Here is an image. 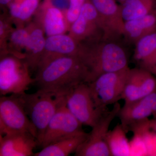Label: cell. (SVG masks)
<instances>
[{
  "label": "cell",
  "mask_w": 156,
  "mask_h": 156,
  "mask_svg": "<svg viewBox=\"0 0 156 156\" xmlns=\"http://www.w3.org/2000/svg\"><path fill=\"white\" fill-rule=\"evenodd\" d=\"M35 83L40 90L65 96L79 84L88 83L87 68L76 56H59L37 70Z\"/></svg>",
  "instance_id": "cell-1"
},
{
  "label": "cell",
  "mask_w": 156,
  "mask_h": 156,
  "mask_svg": "<svg viewBox=\"0 0 156 156\" xmlns=\"http://www.w3.org/2000/svg\"><path fill=\"white\" fill-rule=\"evenodd\" d=\"M77 56L87 68L88 83L102 74L129 68L125 50L112 40L101 39L80 43Z\"/></svg>",
  "instance_id": "cell-2"
},
{
  "label": "cell",
  "mask_w": 156,
  "mask_h": 156,
  "mask_svg": "<svg viewBox=\"0 0 156 156\" xmlns=\"http://www.w3.org/2000/svg\"><path fill=\"white\" fill-rule=\"evenodd\" d=\"M18 95L35 129L38 145L40 146L50 121L65 96H57L40 89L34 93L25 92Z\"/></svg>",
  "instance_id": "cell-3"
},
{
  "label": "cell",
  "mask_w": 156,
  "mask_h": 156,
  "mask_svg": "<svg viewBox=\"0 0 156 156\" xmlns=\"http://www.w3.org/2000/svg\"><path fill=\"white\" fill-rule=\"evenodd\" d=\"M30 69L23 58L8 54L1 56L0 94L20 95L28 90L35 79L31 76Z\"/></svg>",
  "instance_id": "cell-4"
},
{
  "label": "cell",
  "mask_w": 156,
  "mask_h": 156,
  "mask_svg": "<svg viewBox=\"0 0 156 156\" xmlns=\"http://www.w3.org/2000/svg\"><path fill=\"white\" fill-rule=\"evenodd\" d=\"M69 34L78 43L115 38L101 18L91 0H87L80 16L71 26Z\"/></svg>",
  "instance_id": "cell-5"
},
{
  "label": "cell",
  "mask_w": 156,
  "mask_h": 156,
  "mask_svg": "<svg viewBox=\"0 0 156 156\" xmlns=\"http://www.w3.org/2000/svg\"><path fill=\"white\" fill-rule=\"evenodd\" d=\"M129 68L118 71L101 75L88 83L93 101L97 108L106 110L109 105L114 104L122 99V94Z\"/></svg>",
  "instance_id": "cell-6"
},
{
  "label": "cell",
  "mask_w": 156,
  "mask_h": 156,
  "mask_svg": "<svg viewBox=\"0 0 156 156\" xmlns=\"http://www.w3.org/2000/svg\"><path fill=\"white\" fill-rule=\"evenodd\" d=\"M28 132L36 138L35 129L27 114L19 95L0 98V135Z\"/></svg>",
  "instance_id": "cell-7"
},
{
  "label": "cell",
  "mask_w": 156,
  "mask_h": 156,
  "mask_svg": "<svg viewBox=\"0 0 156 156\" xmlns=\"http://www.w3.org/2000/svg\"><path fill=\"white\" fill-rule=\"evenodd\" d=\"M121 105L119 102L114 104L111 110H106L101 116L92 130L88 134L87 138L76 151V156H111L107 142V137L110 126L118 116Z\"/></svg>",
  "instance_id": "cell-8"
},
{
  "label": "cell",
  "mask_w": 156,
  "mask_h": 156,
  "mask_svg": "<svg viewBox=\"0 0 156 156\" xmlns=\"http://www.w3.org/2000/svg\"><path fill=\"white\" fill-rule=\"evenodd\" d=\"M66 105L84 126L93 127L106 110L97 108L87 83L79 84L65 96Z\"/></svg>",
  "instance_id": "cell-9"
},
{
  "label": "cell",
  "mask_w": 156,
  "mask_h": 156,
  "mask_svg": "<svg viewBox=\"0 0 156 156\" xmlns=\"http://www.w3.org/2000/svg\"><path fill=\"white\" fill-rule=\"evenodd\" d=\"M83 126L67 108L65 99L50 121L40 146L43 148L66 136L84 133Z\"/></svg>",
  "instance_id": "cell-10"
},
{
  "label": "cell",
  "mask_w": 156,
  "mask_h": 156,
  "mask_svg": "<svg viewBox=\"0 0 156 156\" xmlns=\"http://www.w3.org/2000/svg\"><path fill=\"white\" fill-rule=\"evenodd\" d=\"M156 90V78L153 74L142 68L130 69L122 94L124 105L135 102Z\"/></svg>",
  "instance_id": "cell-11"
},
{
  "label": "cell",
  "mask_w": 156,
  "mask_h": 156,
  "mask_svg": "<svg viewBox=\"0 0 156 156\" xmlns=\"http://www.w3.org/2000/svg\"><path fill=\"white\" fill-rule=\"evenodd\" d=\"M151 115L156 119V90L135 102L124 105L118 115L126 133Z\"/></svg>",
  "instance_id": "cell-12"
},
{
  "label": "cell",
  "mask_w": 156,
  "mask_h": 156,
  "mask_svg": "<svg viewBox=\"0 0 156 156\" xmlns=\"http://www.w3.org/2000/svg\"><path fill=\"white\" fill-rule=\"evenodd\" d=\"M35 21L47 37L65 34L68 31L64 13L44 0L36 12Z\"/></svg>",
  "instance_id": "cell-13"
},
{
  "label": "cell",
  "mask_w": 156,
  "mask_h": 156,
  "mask_svg": "<svg viewBox=\"0 0 156 156\" xmlns=\"http://www.w3.org/2000/svg\"><path fill=\"white\" fill-rule=\"evenodd\" d=\"M0 156H30L38 145L36 138L28 132L0 135Z\"/></svg>",
  "instance_id": "cell-14"
},
{
  "label": "cell",
  "mask_w": 156,
  "mask_h": 156,
  "mask_svg": "<svg viewBox=\"0 0 156 156\" xmlns=\"http://www.w3.org/2000/svg\"><path fill=\"white\" fill-rule=\"evenodd\" d=\"M79 46L80 43L69 34L47 37L44 52L37 69L44 63L59 56H77Z\"/></svg>",
  "instance_id": "cell-15"
},
{
  "label": "cell",
  "mask_w": 156,
  "mask_h": 156,
  "mask_svg": "<svg viewBox=\"0 0 156 156\" xmlns=\"http://www.w3.org/2000/svg\"><path fill=\"white\" fill-rule=\"evenodd\" d=\"M92 4L115 39L124 35L125 21L120 5L116 0H91Z\"/></svg>",
  "instance_id": "cell-16"
},
{
  "label": "cell",
  "mask_w": 156,
  "mask_h": 156,
  "mask_svg": "<svg viewBox=\"0 0 156 156\" xmlns=\"http://www.w3.org/2000/svg\"><path fill=\"white\" fill-rule=\"evenodd\" d=\"M26 27L29 31V37L24 51V60L30 71H36L44 52L45 34L35 21L30 23Z\"/></svg>",
  "instance_id": "cell-17"
},
{
  "label": "cell",
  "mask_w": 156,
  "mask_h": 156,
  "mask_svg": "<svg viewBox=\"0 0 156 156\" xmlns=\"http://www.w3.org/2000/svg\"><path fill=\"white\" fill-rule=\"evenodd\" d=\"M86 132L66 136L42 148L34 156H66L75 153L88 136Z\"/></svg>",
  "instance_id": "cell-18"
},
{
  "label": "cell",
  "mask_w": 156,
  "mask_h": 156,
  "mask_svg": "<svg viewBox=\"0 0 156 156\" xmlns=\"http://www.w3.org/2000/svg\"><path fill=\"white\" fill-rule=\"evenodd\" d=\"M155 32L156 8L143 17L125 22L124 36L134 43L143 37Z\"/></svg>",
  "instance_id": "cell-19"
},
{
  "label": "cell",
  "mask_w": 156,
  "mask_h": 156,
  "mask_svg": "<svg viewBox=\"0 0 156 156\" xmlns=\"http://www.w3.org/2000/svg\"><path fill=\"white\" fill-rule=\"evenodd\" d=\"M135 44L134 58L140 68L150 71L156 61V32L143 37Z\"/></svg>",
  "instance_id": "cell-20"
},
{
  "label": "cell",
  "mask_w": 156,
  "mask_h": 156,
  "mask_svg": "<svg viewBox=\"0 0 156 156\" xmlns=\"http://www.w3.org/2000/svg\"><path fill=\"white\" fill-rule=\"evenodd\" d=\"M40 6V0H13L9 5L10 19L17 27H23L35 14Z\"/></svg>",
  "instance_id": "cell-21"
},
{
  "label": "cell",
  "mask_w": 156,
  "mask_h": 156,
  "mask_svg": "<svg viewBox=\"0 0 156 156\" xmlns=\"http://www.w3.org/2000/svg\"><path fill=\"white\" fill-rule=\"evenodd\" d=\"M120 5L126 22L151 13L156 8V0H126Z\"/></svg>",
  "instance_id": "cell-22"
},
{
  "label": "cell",
  "mask_w": 156,
  "mask_h": 156,
  "mask_svg": "<svg viewBox=\"0 0 156 156\" xmlns=\"http://www.w3.org/2000/svg\"><path fill=\"white\" fill-rule=\"evenodd\" d=\"M126 132L122 125H118L113 130L109 131L107 142L111 156H128L130 154V147Z\"/></svg>",
  "instance_id": "cell-23"
},
{
  "label": "cell",
  "mask_w": 156,
  "mask_h": 156,
  "mask_svg": "<svg viewBox=\"0 0 156 156\" xmlns=\"http://www.w3.org/2000/svg\"><path fill=\"white\" fill-rule=\"evenodd\" d=\"M29 37L27 27H17L12 30L7 44L8 54L24 59V51Z\"/></svg>",
  "instance_id": "cell-24"
},
{
  "label": "cell",
  "mask_w": 156,
  "mask_h": 156,
  "mask_svg": "<svg viewBox=\"0 0 156 156\" xmlns=\"http://www.w3.org/2000/svg\"><path fill=\"white\" fill-rule=\"evenodd\" d=\"M12 23L10 18L2 16L0 20V46L1 56L8 54L7 44L10 34L14 29L11 27Z\"/></svg>",
  "instance_id": "cell-25"
},
{
  "label": "cell",
  "mask_w": 156,
  "mask_h": 156,
  "mask_svg": "<svg viewBox=\"0 0 156 156\" xmlns=\"http://www.w3.org/2000/svg\"><path fill=\"white\" fill-rule=\"evenodd\" d=\"M87 0H69V5L65 13V17L69 30L80 16L83 6Z\"/></svg>",
  "instance_id": "cell-26"
},
{
  "label": "cell",
  "mask_w": 156,
  "mask_h": 156,
  "mask_svg": "<svg viewBox=\"0 0 156 156\" xmlns=\"http://www.w3.org/2000/svg\"><path fill=\"white\" fill-rule=\"evenodd\" d=\"M51 5L66 13L69 5V0H48Z\"/></svg>",
  "instance_id": "cell-27"
},
{
  "label": "cell",
  "mask_w": 156,
  "mask_h": 156,
  "mask_svg": "<svg viewBox=\"0 0 156 156\" xmlns=\"http://www.w3.org/2000/svg\"><path fill=\"white\" fill-rule=\"evenodd\" d=\"M13 0H0V4L2 6H9Z\"/></svg>",
  "instance_id": "cell-28"
},
{
  "label": "cell",
  "mask_w": 156,
  "mask_h": 156,
  "mask_svg": "<svg viewBox=\"0 0 156 156\" xmlns=\"http://www.w3.org/2000/svg\"><path fill=\"white\" fill-rule=\"evenodd\" d=\"M150 72H151L155 76H156V61L153 67H152V68L151 69V70Z\"/></svg>",
  "instance_id": "cell-29"
},
{
  "label": "cell",
  "mask_w": 156,
  "mask_h": 156,
  "mask_svg": "<svg viewBox=\"0 0 156 156\" xmlns=\"http://www.w3.org/2000/svg\"><path fill=\"white\" fill-rule=\"evenodd\" d=\"M116 1L118 2L120 4H122L124 3L126 0H116Z\"/></svg>",
  "instance_id": "cell-30"
}]
</instances>
